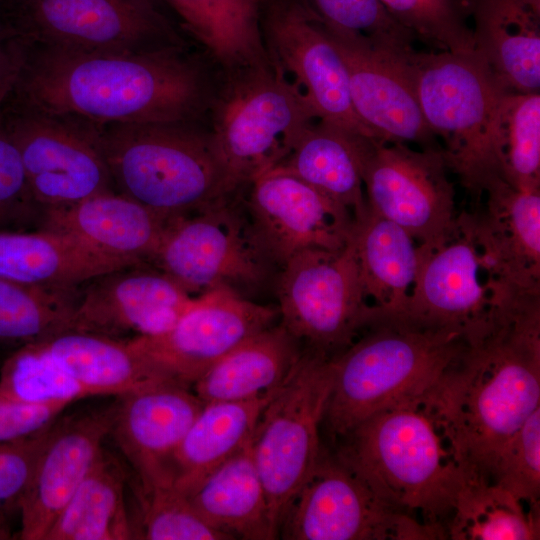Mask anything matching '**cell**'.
Wrapping results in <instances>:
<instances>
[{
	"instance_id": "6da1fadb",
	"label": "cell",
	"mask_w": 540,
	"mask_h": 540,
	"mask_svg": "<svg viewBox=\"0 0 540 540\" xmlns=\"http://www.w3.org/2000/svg\"><path fill=\"white\" fill-rule=\"evenodd\" d=\"M218 84L185 44L132 53L26 46L9 97L100 125L204 122Z\"/></svg>"
},
{
	"instance_id": "7a4b0ae2",
	"label": "cell",
	"mask_w": 540,
	"mask_h": 540,
	"mask_svg": "<svg viewBox=\"0 0 540 540\" xmlns=\"http://www.w3.org/2000/svg\"><path fill=\"white\" fill-rule=\"evenodd\" d=\"M424 399L465 469L492 482L504 446L540 407V294L508 297Z\"/></svg>"
},
{
	"instance_id": "3957f363",
	"label": "cell",
	"mask_w": 540,
	"mask_h": 540,
	"mask_svg": "<svg viewBox=\"0 0 540 540\" xmlns=\"http://www.w3.org/2000/svg\"><path fill=\"white\" fill-rule=\"evenodd\" d=\"M336 456L387 502L445 534L459 491L474 479L424 396L359 423Z\"/></svg>"
},
{
	"instance_id": "277c9868",
	"label": "cell",
	"mask_w": 540,
	"mask_h": 540,
	"mask_svg": "<svg viewBox=\"0 0 540 540\" xmlns=\"http://www.w3.org/2000/svg\"><path fill=\"white\" fill-rule=\"evenodd\" d=\"M468 343L455 332L377 318L331 358L333 380L323 421L329 434L341 439L373 414L425 396Z\"/></svg>"
},
{
	"instance_id": "5b68a950",
	"label": "cell",
	"mask_w": 540,
	"mask_h": 540,
	"mask_svg": "<svg viewBox=\"0 0 540 540\" xmlns=\"http://www.w3.org/2000/svg\"><path fill=\"white\" fill-rule=\"evenodd\" d=\"M203 123L101 125L115 191L166 220L239 191Z\"/></svg>"
},
{
	"instance_id": "8992f818",
	"label": "cell",
	"mask_w": 540,
	"mask_h": 540,
	"mask_svg": "<svg viewBox=\"0 0 540 540\" xmlns=\"http://www.w3.org/2000/svg\"><path fill=\"white\" fill-rule=\"evenodd\" d=\"M414 89L424 120L442 139L448 170L479 201L502 177L494 131L499 105L509 90L475 51L409 54Z\"/></svg>"
},
{
	"instance_id": "52a82bcc",
	"label": "cell",
	"mask_w": 540,
	"mask_h": 540,
	"mask_svg": "<svg viewBox=\"0 0 540 540\" xmlns=\"http://www.w3.org/2000/svg\"><path fill=\"white\" fill-rule=\"evenodd\" d=\"M315 111L272 60L223 74L208 116L217 152L235 190L279 166Z\"/></svg>"
},
{
	"instance_id": "ba28073f",
	"label": "cell",
	"mask_w": 540,
	"mask_h": 540,
	"mask_svg": "<svg viewBox=\"0 0 540 540\" xmlns=\"http://www.w3.org/2000/svg\"><path fill=\"white\" fill-rule=\"evenodd\" d=\"M333 380L331 358L303 349L294 370L265 406L251 449L279 537L284 516L321 455L323 424Z\"/></svg>"
},
{
	"instance_id": "9c48e42d",
	"label": "cell",
	"mask_w": 540,
	"mask_h": 540,
	"mask_svg": "<svg viewBox=\"0 0 540 540\" xmlns=\"http://www.w3.org/2000/svg\"><path fill=\"white\" fill-rule=\"evenodd\" d=\"M149 264L194 296L219 287L239 294L257 289L274 267L256 239L240 190L169 219Z\"/></svg>"
},
{
	"instance_id": "30bf717a",
	"label": "cell",
	"mask_w": 540,
	"mask_h": 540,
	"mask_svg": "<svg viewBox=\"0 0 540 540\" xmlns=\"http://www.w3.org/2000/svg\"><path fill=\"white\" fill-rule=\"evenodd\" d=\"M512 292L478 243L470 215L463 213L442 241L419 245L417 276L406 303L398 313L382 317L455 332L472 341Z\"/></svg>"
},
{
	"instance_id": "8fae6325",
	"label": "cell",
	"mask_w": 540,
	"mask_h": 540,
	"mask_svg": "<svg viewBox=\"0 0 540 540\" xmlns=\"http://www.w3.org/2000/svg\"><path fill=\"white\" fill-rule=\"evenodd\" d=\"M280 324L303 349L332 358L372 324L376 310L362 288L353 236L336 251L291 257L277 279Z\"/></svg>"
},
{
	"instance_id": "7c38bea8",
	"label": "cell",
	"mask_w": 540,
	"mask_h": 540,
	"mask_svg": "<svg viewBox=\"0 0 540 540\" xmlns=\"http://www.w3.org/2000/svg\"><path fill=\"white\" fill-rule=\"evenodd\" d=\"M0 15L26 46L132 53L185 44L153 0H0Z\"/></svg>"
},
{
	"instance_id": "4fadbf2b",
	"label": "cell",
	"mask_w": 540,
	"mask_h": 540,
	"mask_svg": "<svg viewBox=\"0 0 540 540\" xmlns=\"http://www.w3.org/2000/svg\"><path fill=\"white\" fill-rule=\"evenodd\" d=\"M0 112L43 210L115 190L100 124L34 108L9 96Z\"/></svg>"
},
{
	"instance_id": "5bb4252c",
	"label": "cell",
	"mask_w": 540,
	"mask_h": 540,
	"mask_svg": "<svg viewBox=\"0 0 540 540\" xmlns=\"http://www.w3.org/2000/svg\"><path fill=\"white\" fill-rule=\"evenodd\" d=\"M279 536L290 540H431L444 531L396 508L344 464L321 452L289 506Z\"/></svg>"
},
{
	"instance_id": "9a60e30c",
	"label": "cell",
	"mask_w": 540,
	"mask_h": 540,
	"mask_svg": "<svg viewBox=\"0 0 540 540\" xmlns=\"http://www.w3.org/2000/svg\"><path fill=\"white\" fill-rule=\"evenodd\" d=\"M441 147L419 150L364 137L362 177L368 211L405 229L419 245L442 241L455 227V189Z\"/></svg>"
},
{
	"instance_id": "2e32d148",
	"label": "cell",
	"mask_w": 540,
	"mask_h": 540,
	"mask_svg": "<svg viewBox=\"0 0 540 540\" xmlns=\"http://www.w3.org/2000/svg\"><path fill=\"white\" fill-rule=\"evenodd\" d=\"M278 308L219 287L195 303L167 332L129 339L162 377L187 387L253 335L273 326Z\"/></svg>"
},
{
	"instance_id": "e0dca14e",
	"label": "cell",
	"mask_w": 540,
	"mask_h": 540,
	"mask_svg": "<svg viewBox=\"0 0 540 540\" xmlns=\"http://www.w3.org/2000/svg\"><path fill=\"white\" fill-rule=\"evenodd\" d=\"M246 187L252 229L274 266L308 249L340 250L353 236L356 221L347 208L281 167Z\"/></svg>"
},
{
	"instance_id": "ac0fdd59",
	"label": "cell",
	"mask_w": 540,
	"mask_h": 540,
	"mask_svg": "<svg viewBox=\"0 0 540 540\" xmlns=\"http://www.w3.org/2000/svg\"><path fill=\"white\" fill-rule=\"evenodd\" d=\"M319 21L345 63L354 110L374 136L437 147L414 89L409 65L414 48L389 47Z\"/></svg>"
},
{
	"instance_id": "d6986e66",
	"label": "cell",
	"mask_w": 540,
	"mask_h": 540,
	"mask_svg": "<svg viewBox=\"0 0 540 540\" xmlns=\"http://www.w3.org/2000/svg\"><path fill=\"white\" fill-rule=\"evenodd\" d=\"M261 25L272 60L286 75L293 76L319 120L376 138L354 110L339 51L307 4L276 2Z\"/></svg>"
},
{
	"instance_id": "ffe728a7",
	"label": "cell",
	"mask_w": 540,
	"mask_h": 540,
	"mask_svg": "<svg viewBox=\"0 0 540 540\" xmlns=\"http://www.w3.org/2000/svg\"><path fill=\"white\" fill-rule=\"evenodd\" d=\"M196 298L149 263L123 266L79 288L69 330L122 340L157 336L170 330Z\"/></svg>"
},
{
	"instance_id": "44dd1931",
	"label": "cell",
	"mask_w": 540,
	"mask_h": 540,
	"mask_svg": "<svg viewBox=\"0 0 540 540\" xmlns=\"http://www.w3.org/2000/svg\"><path fill=\"white\" fill-rule=\"evenodd\" d=\"M110 436L132 468L136 493L173 484V459L204 402L162 380L116 396Z\"/></svg>"
},
{
	"instance_id": "7402d4cb",
	"label": "cell",
	"mask_w": 540,
	"mask_h": 540,
	"mask_svg": "<svg viewBox=\"0 0 540 540\" xmlns=\"http://www.w3.org/2000/svg\"><path fill=\"white\" fill-rule=\"evenodd\" d=\"M114 409L115 402L54 421L20 503L21 540H45L110 436Z\"/></svg>"
},
{
	"instance_id": "603a6c76",
	"label": "cell",
	"mask_w": 540,
	"mask_h": 540,
	"mask_svg": "<svg viewBox=\"0 0 540 540\" xmlns=\"http://www.w3.org/2000/svg\"><path fill=\"white\" fill-rule=\"evenodd\" d=\"M483 195L485 207L469 215L494 272L517 291L540 293V189H519L496 177Z\"/></svg>"
},
{
	"instance_id": "cb8c5ba5",
	"label": "cell",
	"mask_w": 540,
	"mask_h": 540,
	"mask_svg": "<svg viewBox=\"0 0 540 540\" xmlns=\"http://www.w3.org/2000/svg\"><path fill=\"white\" fill-rule=\"evenodd\" d=\"M167 221L113 190L44 209L40 228L67 235L105 256L138 264L150 262Z\"/></svg>"
},
{
	"instance_id": "d4e9b609",
	"label": "cell",
	"mask_w": 540,
	"mask_h": 540,
	"mask_svg": "<svg viewBox=\"0 0 540 540\" xmlns=\"http://www.w3.org/2000/svg\"><path fill=\"white\" fill-rule=\"evenodd\" d=\"M474 50L511 91L539 92L540 0H471Z\"/></svg>"
},
{
	"instance_id": "484cf974",
	"label": "cell",
	"mask_w": 540,
	"mask_h": 540,
	"mask_svg": "<svg viewBox=\"0 0 540 540\" xmlns=\"http://www.w3.org/2000/svg\"><path fill=\"white\" fill-rule=\"evenodd\" d=\"M132 265L47 229L0 232V278L79 288L105 272Z\"/></svg>"
},
{
	"instance_id": "4316f807",
	"label": "cell",
	"mask_w": 540,
	"mask_h": 540,
	"mask_svg": "<svg viewBox=\"0 0 540 540\" xmlns=\"http://www.w3.org/2000/svg\"><path fill=\"white\" fill-rule=\"evenodd\" d=\"M278 389L245 400L204 403L174 455V487L189 496L241 450L251 440L262 411Z\"/></svg>"
},
{
	"instance_id": "83f0119b",
	"label": "cell",
	"mask_w": 540,
	"mask_h": 540,
	"mask_svg": "<svg viewBox=\"0 0 540 540\" xmlns=\"http://www.w3.org/2000/svg\"><path fill=\"white\" fill-rule=\"evenodd\" d=\"M303 353L301 344L281 325H273L244 341L192 386L204 402L237 401L281 387Z\"/></svg>"
},
{
	"instance_id": "f1b7e54d",
	"label": "cell",
	"mask_w": 540,
	"mask_h": 540,
	"mask_svg": "<svg viewBox=\"0 0 540 540\" xmlns=\"http://www.w3.org/2000/svg\"><path fill=\"white\" fill-rule=\"evenodd\" d=\"M222 72L267 65L261 0H165Z\"/></svg>"
},
{
	"instance_id": "f546056e",
	"label": "cell",
	"mask_w": 540,
	"mask_h": 540,
	"mask_svg": "<svg viewBox=\"0 0 540 540\" xmlns=\"http://www.w3.org/2000/svg\"><path fill=\"white\" fill-rule=\"evenodd\" d=\"M318 119L301 134L281 167L347 208L356 222L368 212L362 177V141Z\"/></svg>"
},
{
	"instance_id": "4dcf8cb0",
	"label": "cell",
	"mask_w": 540,
	"mask_h": 540,
	"mask_svg": "<svg viewBox=\"0 0 540 540\" xmlns=\"http://www.w3.org/2000/svg\"><path fill=\"white\" fill-rule=\"evenodd\" d=\"M189 498L200 515L229 539L278 538L253 459L251 440L209 474Z\"/></svg>"
},
{
	"instance_id": "1f68e13d",
	"label": "cell",
	"mask_w": 540,
	"mask_h": 540,
	"mask_svg": "<svg viewBox=\"0 0 540 540\" xmlns=\"http://www.w3.org/2000/svg\"><path fill=\"white\" fill-rule=\"evenodd\" d=\"M353 242L363 292L376 318L398 313L417 276L419 244L401 226L369 211L356 222Z\"/></svg>"
},
{
	"instance_id": "d6a6232c",
	"label": "cell",
	"mask_w": 540,
	"mask_h": 540,
	"mask_svg": "<svg viewBox=\"0 0 540 540\" xmlns=\"http://www.w3.org/2000/svg\"><path fill=\"white\" fill-rule=\"evenodd\" d=\"M126 482L123 465L103 447L45 540L136 539L135 522L126 504Z\"/></svg>"
},
{
	"instance_id": "836d02e7",
	"label": "cell",
	"mask_w": 540,
	"mask_h": 540,
	"mask_svg": "<svg viewBox=\"0 0 540 540\" xmlns=\"http://www.w3.org/2000/svg\"><path fill=\"white\" fill-rule=\"evenodd\" d=\"M39 343L97 396H119L147 384L167 380L129 340L66 330Z\"/></svg>"
},
{
	"instance_id": "e575fe53",
	"label": "cell",
	"mask_w": 540,
	"mask_h": 540,
	"mask_svg": "<svg viewBox=\"0 0 540 540\" xmlns=\"http://www.w3.org/2000/svg\"><path fill=\"white\" fill-rule=\"evenodd\" d=\"M539 506H530L500 485L470 479L459 491L446 524L452 540H535Z\"/></svg>"
},
{
	"instance_id": "d590c367",
	"label": "cell",
	"mask_w": 540,
	"mask_h": 540,
	"mask_svg": "<svg viewBox=\"0 0 540 540\" xmlns=\"http://www.w3.org/2000/svg\"><path fill=\"white\" fill-rule=\"evenodd\" d=\"M79 288L0 278V346L15 350L69 330Z\"/></svg>"
},
{
	"instance_id": "8d00e7d4",
	"label": "cell",
	"mask_w": 540,
	"mask_h": 540,
	"mask_svg": "<svg viewBox=\"0 0 540 540\" xmlns=\"http://www.w3.org/2000/svg\"><path fill=\"white\" fill-rule=\"evenodd\" d=\"M502 177L519 189H540V93L508 91L494 131Z\"/></svg>"
},
{
	"instance_id": "74e56055",
	"label": "cell",
	"mask_w": 540,
	"mask_h": 540,
	"mask_svg": "<svg viewBox=\"0 0 540 540\" xmlns=\"http://www.w3.org/2000/svg\"><path fill=\"white\" fill-rule=\"evenodd\" d=\"M0 393L30 403H72L97 394L75 379L39 342L13 350L0 368Z\"/></svg>"
},
{
	"instance_id": "f35d334b",
	"label": "cell",
	"mask_w": 540,
	"mask_h": 540,
	"mask_svg": "<svg viewBox=\"0 0 540 540\" xmlns=\"http://www.w3.org/2000/svg\"><path fill=\"white\" fill-rule=\"evenodd\" d=\"M392 18L436 51L474 50L471 0H380Z\"/></svg>"
},
{
	"instance_id": "ab89813d",
	"label": "cell",
	"mask_w": 540,
	"mask_h": 540,
	"mask_svg": "<svg viewBox=\"0 0 540 540\" xmlns=\"http://www.w3.org/2000/svg\"><path fill=\"white\" fill-rule=\"evenodd\" d=\"M140 512L135 520L136 539L229 540L196 510L189 496L173 484L136 493Z\"/></svg>"
},
{
	"instance_id": "60d3db41",
	"label": "cell",
	"mask_w": 540,
	"mask_h": 540,
	"mask_svg": "<svg viewBox=\"0 0 540 540\" xmlns=\"http://www.w3.org/2000/svg\"><path fill=\"white\" fill-rule=\"evenodd\" d=\"M492 482L530 506L540 497V407L513 434L501 451Z\"/></svg>"
},
{
	"instance_id": "b9f144b4",
	"label": "cell",
	"mask_w": 540,
	"mask_h": 540,
	"mask_svg": "<svg viewBox=\"0 0 540 540\" xmlns=\"http://www.w3.org/2000/svg\"><path fill=\"white\" fill-rule=\"evenodd\" d=\"M326 25L364 35L394 48L412 47L413 35L398 24L380 0H308Z\"/></svg>"
},
{
	"instance_id": "7bdbcfd3",
	"label": "cell",
	"mask_w": 540,
	"mask_h": 540,
	"mask_svg": "<svg viewBox=\"0 0 540 540\" xmlns=\"http://www.w3.org/2000/svg\"><path fill=\"white\" fill-rule=\"evenodd\" d=\"M42 217L43 208L32 194L21 157L0 112V232L39 229Z\"/></svg>"
},
{
	"instance_id": "ee69618b",
	"label": "cell",
	"mask_w": 540,
	"mask_h": 540,
	"mask_svg": "<svg viewBox=\"0 0 540 540\" xmlns=\"http://www.w3.org/2000/svg\"><path fill=\"white\" fill-rule=\"evenodd\" d=\"M52 424L25 439L0 443V539L12 538L11 519L19 517L22 497Z\"/></svg>"
},
{
	"instance_id": "f6af8a7d",
	"label": "cell",
	"mask_w": 540,
	"mask_h": 540,
	"mask_svg": "<svg viewBox=\"0 0 540 540\" xmlns=\"http://www.w3.org/2000/svg\"><path fill=\"white\" fill-rule=\"evenodd\" d=\"M70 405L30 403L0 393V443L30 437L52 424Z\"/></svg>"
},
{
	"instance_id": "bcb514c9",
	"label": "cell",
	"mask_w": 540,
	"mask_h": 540,
	"mask_svg": "<svg viewBox=\"0 0 540 540\" xmlns=\"http://www.w3.org/2000/svg\"><path fill=\"white\" fill-rule=\"evenodd\" d=\"M26 45L0 15V109L12 91L25 57Z\"/></svg>"
}]
</instances>
